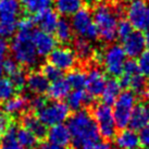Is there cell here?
Masks as SVG:
<instances>
[{
    "mask_svg": "<svg viewBox=\"0 0 149 149\" xmlns=\"http://www.w3.org/2000/svg\"><path fill=\"white\" fill-rule=\"evenodd\" d=\"M68 127L72 143L76 148L86 149L99 141V131L89 112L79 110L68 119Z\"/></svg>",
    "mask_w": 149,
    "mask_h": 149,
    "instance_id": "obj_1",
    "label": "cell"
},
{
    "mask_svg": "<svg viewBox=\"0 0 149 149\" xmlns=\"http://www.w3.org/2000/svg\"><path fill=\"white\" fill-rule=\"evenodd\" d=\"M93 17L96 24L98 36L104 42H113L118 38L116 27L119 23L120 10L108 2L101 1L95 6Z\"/></svg>",
    "mask_w": 149,
    "mask_h": 149,
    "instance_id": "obj_2",
    "label": "cell"
},
{
    "mask_svg": "<svg viewBox=\"0 0 149 149\" xmlns=\"http://www.w3.org/2000/svg\"><path fill=\"white\" fill-rule=\"evenodd\" d=\"M34 32V31H33ZM33 32H17L10 44L12 58L19 64L33 68L38 63V56L33 42Z\"/></svg>",
    "mask_w": 149,
    "mask_h": 149,
    "instance_id": "obj_3",
    "label": "cell"
},
{
    "mask_svg": "<svg viewBox=\"0 0 149 149\" xmlns=\"http://www.w3.org/2000/svg\"><path fill=\"white\" fill-rule=\"evenodd\" d=\"M21 8L20 0H0V37H11L17 32Z\"/></svg>",
    "mask_w": 149,
    "mask_h": 149,
    "instance_id": "obj_4",
    "label": "cell"
},
{
    "mask_svg": "<svg viewBox=\"0 0 149 149\" xmlns=\"http://www.w3.org/2000/svg\"><path fill=\"white\" fill-rule=\"evenodd\" d=\"M121 76L122 86L131 88L135 95L141 97H149V87L145 75H143L138 70L137 62L135 60H127L124 65Z\"/></svg>",
    "mask_w": 149,
    "mask_h": 149,
    "instance_id": "obj_5",
    "label": "cell"
},
{
    "mask_svg": "<svg viewBox=\"0 0 149 149\" xmlns=\"http://www.w3.org/2000/svg\"><path fill=\"white\" fill-rule=\"evenodd\" d=\"M126 57L127 56L121 45L111 44L108 46L100 54V59L106 73L111 75L112 77L120 76L127 61Z\"/></svg>",
    "mask_w": 149,
    "mask_h": 149,
    "instance_id": "obj_6",
    "label": "cell"
},
{
    "mask_svg": "<svg viewBox=\"0 0 149 149\" xmlns=\"http://www.w3.org/2000/svg\"><path fill=\"white\" fill-rule=\"evenodd\" d=\"M136 101L137 96L132 91H124L113 104V116L119 128H126V126L130 125L132 113L137 104Z\"/></svg>",
    "mask_w": 149,
    "mask_h": 149,
    "instance_id": "obj_7",
    "label": "cell"
},
{
    "mask_svg": "<svg viewBox=\"0 0 149 149\" xmlns=\"http://www.w3.org/2000/svg\"><path fill=\"white\" fill-rule=\"evenodd\" d=\"M72 29L79 38L94 40L98 37V31L94 22L93 13L89 9L82 8L71 17Z\"/></svg>",
    "mask_w": 149,
    "mask_h": 149,
    "instance_id": "obj_8",
    "label": "cell"
},
{
    "mask_svg": "<svg viewBox=\"0 0 149 149\" xmlns=\"http://www.w3.org/2000/svg\"><path fill=\"white\" fill-rule=\"evenodd\" d=\"M93 118L95 120L99 134L104 139H112L116 134V123L113 116V110L110 106L104 104H96L93 109Z\"/></svg>",
    "mask_w": 149,
    "mask_h": 149,
    "instance_id": "obj_9",
    "label": "cell"
},
{
    "mask_svg": "<svg viewBox=\"0 0 149 149\" xmlns=\"http://www.w3.org/2000/svg\"><path fill=\"white\" fill-rule=\"evenodd\" d=\"M39 120L46 126L63 124L70 118V108L62 101H51L46 102L37 112Z\"/></svg>",
    "mask_w": 149,
    "mask_h": 149,
    "instance_id": "obj_10",
    "label": "cell"
},
{
    "mask_svg": "<svg viewBox=\"0 0 149 149\" xmlns=\"http://www.w3.org/2000/svg\"><path fill=\"white\" fill-rule=\"evenodd\" d=\"M126 17L136 31L149 29V4L145 0L131 2L126 8Z\"/></svg>",
    "mask_w": 149,
    "mask_h": 149,
    "instance_id": "obj_11",
    "label": "cell"
},
{
    "mask_svg": "<svg viewBox=\"0 0 149 149\" xmlns=\"http://www.w3.org/2000/svg\"><path fill=\"white\" fill-rule=\"evenodd\" d=\"M48 57H49L50 64L54 65L61 72L71 71L72 69H74L77 62V58L74 50L65 46L56 47Z\"/></svg>",
    "mask_w": 149,
    "mask_h": 149,
    "instance_id": "obj_12",
    "label": "cell"
},
{
    "mask_svg": "<svg viewBox=\"0 0 149 149\" xmlns=\"http://www.w3.org/2000/svg\"><path fill=\"white\" fill-rule=\"evenodd\" d=\"M122 47L127 57L131 59L138 58L147 47L145 35L141 31H133L127 37L122 40Z\"/></svg>",
    "mask_w": 149,
    "mask_h": 149,
    "instance_id": "obj_13",
    "label": "cell"
},
{
    "mask_svg": "<svg viewBox=\"0 0 149 149\" xmlns=\"http://www.w3.org/2000/svg\"><path fill=\"white\" fill-rule=\"evenodd\" d=\"M107 83L106 74L98 68H91L86 73V91L94 98L101 95Z\"/></svg>",
    "mask_w": 149,
    "mask_h": 149,
    "instance_id": "obj_14",
    "label": "cell"
},
{
    "mask_svg": "<svg viewBox=\"0 0 149 149\" xmlns=\"http://www.w3.org/2000/svg\"><path fill=\"white\" fill-rule=\"evenodd\" d=\"M33 42L39 57L49 56L57 47V39L54 35L40 29L33 32Z\"/></svg>",
    "mask_w": 149,
    "mask_h": 149,
    "instance_id": "obj_15",
    "label": "cell"
},
{
    "mask_svg": "<svg viewBox=\"0 0 149 149\" xmlns=\"http://www.w3.org/2000/svg\"><path fill=\"white\" fill-rule=\"evenodd\" d=\"M116 149H139L141 141L136 131L132 128H122L114 136Z\"/></svg>",
    "mask_w": 149,
    "mask_h": 149,
    "instance_id": "obj_16",
    "label": "cell"
},
{
    "mask_svg": "<svg viewBox=\"0 0 149 149\" xmlns=\"http://www.w3.org/2000/svg\"><path fill=\"white\" fill-rule=\"evenodd\" d=\"M50 82L42 72L33 71L27 75L26 79V88L29 93L35 96H42L48 91Z\"/></svg>",
    "mask_w": 149,
    "mask_h": 149,
    "instance_id": "obj_17",
    "label": "cell"
},
{
    "mask_svg": "<svg viewBox=\"0 0 149 149\" xmlns=\"http://www.w3.org/2000/svg\"><path fill=\"white\" fill-rule=\"evenodd\" d=\"M34 22L40 31H44L47 33H52L57 27L59 17L54 10L47 9V10L36 13L34 17Z\"/></svg>",
    "mask_w": 149,
    "mask_h": 149,
    "instance_id": "obj_18",
    "label": "cell"
},
{
    "mask_svg": "<svg viewBox=\"0 0 149 149\" xmlns=\"http://www.w3.org/2000/svg\"><path fill=\"white\" fill-rule=\"evenodd\" d=\"M147 124H149V102L137 104L132 113L130 126L134 131H139Z\"/></svg>",
    "mask_w": 149,
    "mask_h": 149,
    "instance_id": "obj_19",
    "label": "cell"
},
{
    "mask_svg": "<svg viewBox=\"0 0 149 149\" xmlns=\"http://www.w3.org/2000/svg\"><path fill=\"white\" fill-rule=\"evenodd\" d=\"M47 137H48V141L56 144V145L62 146V147L68 146L72 141L69 127H68V125L64 124L51 126L50 130H48Z\"/></svg>",
    "mask_w": 149,
    "mask_h": 149,
    "instance_id": "obj_20",
    "label": "cell"
},
{
    "mask_svg": "<svg viewBox=\"0 0 149 149\" xmlns=\"http://www.w3.org/2000/svg\"><path fill=\"white\" fill-rule=\"evenodd\" d=\"M93 99L94 98L86 91H83V89H73L72 91H70L69 96L66 97V104L72 110L79 111L84 107H86V106L91 104Z\"/></svg>",
    "mask_w": 149,
    "mask_h": 149,
    "instance_id": "obj_21",
    "label": "cell"
},
{
    "mask_svg": "<svg viewBox=\"0 0 149 149\" xmlns=\"http://www.w3.org/2000/svg\"><path fill=\"white\" fill-rule=\"evenodd\" d=\"M122 87L123 86H122L121 82L116 79H111L107 81L104 91L100 95L102 104H108V106H111L114 104L116 100L118 99V97L122 93Z\"/></svg>",
    "mask_w": 149,
    "mask_h": 149,
    "instance_id": "obj_22",
    "label": "cell"
},
{
    "mask_svg": "<svg viewBox=\"0 0 149 149\" xmlns=\"http://www.w3.org/2000/svg\"><path fill=\"white\" fill-rule=\"evenodd\" d=\"M22 124H23V127L31 131L37 138H44L48 133L47 126L35 114H31V113L25 114L22 119Z\"/></svg>",
    "mask_w": 149,
    "mask_h": 149,
    "instance_id": "obj_23",
    "label": "cell"
},
{
    "mask_svg": "<svg viewBox=\"0 0 149 149\" xmlns=\"http://www.w3.org/2000/svg\"><path fill=\"white\" fill-rule=\"evenodd\" d=\"M29 107V102L23 96H13L11 99L6 101L3 104L4 114L17 116L22 114Z\"/></svg>",
    "mask_w": 149,
    "mask_h": 149,
    "instance_id": "obj_24",
    "label": "cell"
},
{
    "mask_svg": "<svg viewBox=\"0 0 149 149\" xmlns=\"http://www.w3.org/2000/svg\"><path fill=\"white\" fill-rule=\"evenodd\" d=\"M71 89L72 88L69 85V83L66 82V79L61 77L54 82H51L47 94L49 96V98H51L54 101H61L69 96Z\"/></svg>",
    "mask_w": 149,
    "mask_h": 149,
    "instance_id": "obj_25",
    "label": "cell"
},
{
    "mask_svg": "<svg viewBox=\"0 0 149 149\" xmlns=\"http://www.w3.org/2000/svg\"><path fill=\"white\" fill-rule=\"evenodd\" d=\"M83 0H54V8L62 17H72L83 8Z\"/></svg>",
    "mask_w": 149,
    "mask_h": 149,
    "instance_id": "obj_26",
    "label": "cell"
},
{
    "mask_svg": "<svg viewBox=\"0 0 149 149\" xmlns=\"http://www.w3.org/2000/svg\"><path fill=\"white\" fill-rule=\"evenodd\" d=\"M73 50L76 54V58L82 60V61L91 60L95 54V50H94V47L91 45V40H87L84 38L79 37L75 40Z\"/></svg>",
    "mask_w": 149,
    "mask_h": 149,
    "instance_id": "obj_27",
    "label": "cell"
},
{
    "mask_svg": "<svg viewBox=\"0 0 149 149\" xmlns=\"http://www.w3.org/2000/svg\"><path fill=\"white\" fill-rule=\"evenodd\" d=\"M54 34H56V39L59 40L61 44L70 42L74 34L71 22L66 19H59L57 27L54 29Z\"/></svg>",
    "mask_w": 149,
    "mask_h": 149,
    "instance_id": "obj_28",
    "label": "cell"
},
{
    "mask_svg": "<svg viewBox=\"0 0 149 149\" xmlns=\"http://www.w3.org/2000/svg\"><path fill=\"white\" fill-rule=\"evenodd\" d=\"M22 8L26 10L29 13L36 14V13L50 9L54 4V0H20Z\"/></svg>",
    "mask_w": 149,
    "mask_h": 149,
    "instance_id": "obj_29",
    "label": "cell"
},
{
    "mask_svg": "<svg viewBox=\"0 0 149 149\" xmlns=\"http://www.w3.org/2000/svg\"><path fill=\"white\" fill-rule=\"evenodd\" d=\"M17 138L23 149H34L37 146L38 138L25 127L17 128Z\"/></svg>",
    "mask_w": 149,
    "mask_h": 149,
    "instance_id": "obj_30",
    "label": "cell"
},
{
    "mask_svg": "<svg viewBox=\"0 0 149 149\" xmlns=\"http://www.w3.org/2000/svg\"><path fill=\"white\" fill-rule=\"evenodd\" d=\"M66 82L73 89H83L86 85V73L82 69H72L66 75Z\"/></svg>",
    "mask_w": 149,
    "mask_h": 149,
    "instance_id": "obj_31",
    "label": "cell"
},
{
    "mask_svg": "<svg viewBox=\"0 0 149 149\" xmlns=\"http://www.w3.org/2000/svg\"><path fill=\"white\" fill-rule=\"evenodd\" d=\"M0 149H23L17 138V128L9 126L3 138L0 141Z\"/></svg>",
    "mask_w": 149,
    "mask_h": 149,
    "instance_id": "obj_32",
    "label": "cell"
},
{
    "mask_svg": "<svg viewBox=\"0 0 149 149\" xmlns=\"http://www.w3.org/2000/svg\"><path fill=\"white\" fill-rule=\"evenodd\" d=\"M17 88L9 77H0V102H6L15 96Z\"/></svg>",
    "mask_w": 149,
    "mask_h": 149,
    "instance_id": "obj_33",
    "label": "cell"
},
{
    "mask_svg": "<svg viewBox=\"0 0 149 149\" xmlns=\"http://www.w3.org/2000/svg\"><path fill=\"white\" fill-rule=\"evenodd\" d=\"M42 73L48 79L49 82H54V81H57V79L62 77V72L59 69H57L54 65L50 64V63L45 64V65L42 66Z\"/></svg>",
    "mask_w": 149,
    "mask_h": 149,
    "instance_id": "obj_34",
    "label": "cell"
},
{
    "mask_svg": "<svg viewBox=\"0 0 149 149\" xmlns=\"http://www.w3.org/2000/svg\"><path fill=\"white\" fill-rule=\"evenodd\" d=\"M133 32V26L127 20H120L116 27V35L121 40L126 38Z\"/></svg>",
    "mask_w": 149,
    "mask_h": 149,
    "instance_id": "obj_35",
    "label": "cell"
},
{
    "mask_svg": "<svg viewBox=\"0 0 149 149\" xmlns=\"http://www.w3.org/2000/svg\"><path fill=\"white\" fill-rule=\"evenodd\" d=\"M26 79H27V75L25 74V72L23 70H21V68L13 73L12 75H10V79L13 83V85L15 86L17 89H21L23 87H25L26 85Z\"/></svg>",
    "mask_w": 149,
    "mask_h": 149,
    "instance_id": "obj_36",
    "label": "cell"
},
{
    "mask_svg": "<svg viewBox=\"0 0 149 149\" xmlns=\"http://www.w3.org/2000/svg\"><path fill=\"white\" fill-rule=\"evenodd\" d=\"M137 66L143 75H149V49L145 50L137 58Z\"/></svg>",
    "mask_w": 149,
    "mask_h": 149,
    "instance_id": "obj_37",
    "label": "cell"
},
{
    "mask_svg": "<svg viewBox=\"0 0 149 149\" xmlns=\"http://www.w3.org/2000/svg\"><path fill=\"white\" fill-rule=\"evenodd\" d=\"M9 49H10V46L6 40V38L0 37V77H2V74H3V63L4 60L7 59Z\"/></svg>",
    "mask_w": 149,
    "mask_h": 149,
    "instance_id": "obj_38",
    "label": "cell"
},
{
    "mask_svg": "<svg viewBox=\"0 0 149 149\" xmlns=\"http://www.w3.org/2000/svg\"><path fill=\"white\" fill-rule=\"evenodd\" d=\"M20 69V64L14 60L13 58H7L3 63V73L8 74L9 76L15 73Z\"/></svg>",
    "mask_w": 149,
    "mask_h": 149,
    "instance_id": "obj_39",
    "label": "cell"
},
{
    "mask_svg": "<svg viewBox=\"0 0 149 149\" xmlns=\"http://www.w3.org/2000/svg\"><path fill=\"white\" fill-rule=\"evenodd\" d=\"M34 26H35L34 19L31 17H23L17 23V29L20 32H33Z\"/></svg>",
    "mask_w": 149,
    "mask_h": 149,
    "instance_id": "obj_40",
    "label": "cell"
},
{
    "mask_svg": "<svg viewBox=\"0 0 149 149\" xmlns=\"http://www.w3.org/2000/svg\"><path fill=\"white\" fill-rule=\"evenodd\" d=\"M138 136H139L141 145L144 146L145 148H149V124H147L141 130H139Z\"/></svg>",
    "mask_w": 149,
    "mask_h": 149,
    "instance_id": "obj_41",
    "label": "cell"
},
{
    "mask_svg": "<svg viewBox=\"0 0 149 149\" xmlns=\"http://www.w3.org/2000/svg\"><path fill=\"white\" fill-rule=\"evenodd\" d=\"M9 127V119L7 114L0 113V141L3 138L4 134Z\"/></svg>",
    "mask_w": 149,
    "mask_h": 149,
    "instance_id": "obj_42",
    "label": "cell"
},
{
    "mask_svg": "<svg viewBox=\"0 0 149 149\" xmlns=\"http://www.w3.org/2000/svg\"><path fill=\"white\" fill-rule=\"evenodd\" d=\"M45 104L46 101L42 96H35L33 99L29 101V107H32L33 110H35V111L37 112Z\"/></svg>",
    "mask_w": 149,
    "mask_h": 149,
    "instance_id": "obj_43",
    "label": "cell"
},
{
    "mask_svg": "<svg viewBox=\"0 0 149 149\" xmlns=\"http://www.w3.org/2000/svg\"><path fill=\"white\" fill-rule=\"evenodd\" d=\"M86 149H114V148H112L108 143H101V141H98V143H96V144H94V145L89 146V147Z\"/></svg>",
    "mask_w": 149,
    "mask_h": 149,
    "instance_id": "obj_44",
    "label": "cell"
},
{
    "mask_svg": "<svg viewBox=\"0 0 149 149\" xmlns=\"http://www.w3.org/2000/svg\"><path fill=\"white\" fill-rule=\"evenodd\" d=\"M42 149H65V148L62 147V146L56 145V144H52V143H50V141H47V143H45V144L42 146Z\"/></svg>",
    "mask_w": 149,
    "mask_h": 149,
    "instance_id": "obj_45",
    "label": "cell"
},
{
    "mask_svg": "<svg viewBox=\"0 0 149 149\" xmlns=\"http://www.w3.org/2000/svg\"><path fill=\"white\" fill-rule=\"evenodd\" d=\"M145 37H146V46L148 47V49H149V31H148V33L145 35Z\"/></svg>",
    "mask_w": 149,
    "mask_h": 149,
    "instance_id": "obj_46",
    "label": "cell"
},
{
    "mask_svg": "<svg viewBox=\"0 0 149 149\" xmlns=\"http://www.w3.org/2000/svg\"><path fill=\"white\" fill-rule=\"evenodd\" d=\"M126 1H130V2H133V1H136V0H126Z\"/></svg>",
    "mask_w": 149,
    "mask_h": 149,
    "instance_id": "obj_47",
    "label": "cell"
},
{
    "mask_svg": "<svg viewBox=\"0 0 149 149\" xmlns=\"http://www.w3.org/2000/svg\"><path fill=\"white\" fill-rule=\"evenodd\" d=\"M145 149H149V148H145Z\"/></svg>",
    "mask_w": 149,
    "mask_h": 149,
    "instance_id": "obj_48",
    "label": "cell"
},
{
    "mask_svg": "<svg viewBox=\"0 0 149 149\" xmlns=\"http://www.w3.org/2000/svg\"><path fill=\"white\" fill-rule=\"evenodd\" d=\"M0 113H1V112H0Z\"/></svg>",
    "mask_w": 149,
    "mask_h": 149,
    "instance_id": "obj_49",
    "label": "cell"
}]
</instances>
